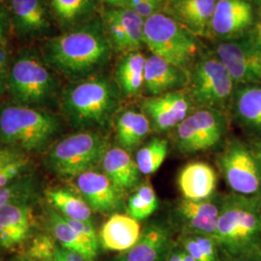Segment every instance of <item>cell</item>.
<instances>
[{
	"label": "cell",
	"instance_id": "f5cc1de1",
	"mask_svg": "<svg viewBox=\"0 0 261 261\" xmlns=\"http://www.w3.org/2000/svg\"><path fill=\"white\" fill-rule=\"evenodd\" d=\"M0 1H10V0H0Z\"/></svg>",
	"mask_w": 261,
	"mask_h": 261
},
{
	"label": "cell",
	"instance_id": "f546056e",
	"mask_svg": "<svg viewBox=\"0 0 261 261\" xmlns=\"http://www.w3.org/2000/svg\"><path fill=\"white\" fill-rule=\"evenodd\" d=\"M28 153L7 146L0 147V191L10 186L19 178L30 166Z\"/></svg>",
	"mask_w": 261,
	"mask_h": 261
},
{
	"label": "cell",
	"instance_id": "8fae6325",
	"mask_svg": "<svg viewBox=\"0 0 261 261\" xmlns=\"http://www.w3.org/2000/svg\"><path fill=\"white\" fill-rule=\"evenodd\" d=\"M214 54L236 86L261 84V47L257 41L243 36L220 41Z\"/></svg>",
	"mask_w": 261,
	"mask_h": 261
},
{
	"label": "cell",
	"instance_id": "ee69618b",
	"mask_svg": "<svg viewBox=\"0 0 261 261\" xmlns=\"http://www.w3.org/2000/svg\"><path fill=\"white\" fill-rule=\"evenodd\" d=\"M108 5L112 6V8H124L127 7L128 0H103Z\"/></svg>",
	"mask_w": 261,
	"mask_h": 261
},
{
	"label": "cell",
	"instance_id": "60d3db41",
	"mask_svg": "<svg viewBox=\"0 0 261 261\" xmlns=\"http://www.w3.org/2000/svg\"><path fill=\"white\" fill-rule=\"evenodd\" d=\"M10 18L8 14L0 8V44H6L9 31Z\"/></svg>",
	"mask_w": 261,
	"mask_h": 261
},
{
	"label": "cell",
	"instance_id": "52a82bcc",
	"mask_svg": "<svg viewBox=\"0 0 261 261\" xmlns=\"http://www.w3.org/2000/svg\"><path fill=\"white\" fill-rule=\"evenodd\" d=\"M56 88V77L48 66L32 51L20 53L11 63L7 92L14 103L32 108L45 106Z\"/></svg>",
	"mask_w": 261,
	"mask_h": 261
},
{
	"label": "cell",
	"instance_id": "e575fe53",
	"mask_svg": "<svg viewBox=\"0 0 261 261\" xmlns=\"http://www.w3.org/2000/svg\"><path fill=\"white\" fill-rule=\"evenodd\" d=\"M57 246L47 235H38L29 246L28 257L33 261H56Z\"/></svg>",
	"mask_w": 261,
	"mask_h": 261
},
{
	"label": "cell",
	"instance_id": "681fc988",
	"mask_svg": "<svg viewBox=\"0 0 261 261\" xmlns=\"http://www.w3.org/2000/svg\"><path fill=\"white\" fill-rule=\"evenodd\" d=\"M259 215H260V220H261V196H260V203H259Z\"/></svg>",
	"mask_w": 261,
	"mask_h": 261
},
{
	"label": "cell",
	"instance_id": "d6a6232c",
	"mask_svg": "<svg viewBox=\"0 0 261 261\" xmlns=\"http://www.w3.org/2000/svg\"><path fill=\"white\" fill-rule=\"evenodd\" d=\"M112 13L119 20L128 37L130 50L140 51L144 44V19L128 7L112 8Z\"/></svg>",
	"mask_w": 261,
	"mask_h": 261
},
{
	"label": "cell",
	"instance_id": "4316f807",
	"mask_svg": "<svg viewBox=\"0 0 261 261\" xmlns=\"http://www.w3.org/2000/svg\"><path fill=\"white\" fill-rule=\"evenodd\" d=\"M48 218L53 234L62 248L80 254L86 261H94L99 250L95 249L81 234L76 232L62 215L51 209Z\"/></svg>",
	"mask_w": 261,
	"mask_h": 261
},
{
	"label": "cell",
	"instance_id": "bcb514c9",
	"mask_svg": "<svg viewBox=\"0 0 261 261\" xmlns=\"http://www.w3.org/2000/svg\"><path fill=\"white\" fill-rule=\"evenodd\" d=\"M143 1H153V2H159V3L165 4V1H166V0H128L127 7H128V8H133L134 6H136L137 4H139L140 2H143Z\"/></svg>",
	"mask_w": 261,
	"mask_h": 261
},
{
	"label": "cell",
	"instance_id": "30bf717a",
	"mask_svg": "<svg viewBox=\"0 0 261 261\" xmlns=\"http://www.w3.org/2000/svg\"><path fill=\"white\" fill-rule=\"evenodd\" d=\"M219 166L233 194L261 196V166L252 147L231 140L219 157Z\"/></svg>",
	"mask_w": 261,
	"mask_h": 261
},
{
	"label": "cell",
	"instance_id": "603a6c76",
	"mask_svg": "<svg viewBox=\"0 0 261 261\" xmlns=\"http://www.w3.org/2000/svg\"><path fill=\"white\" fill-rule=\"evenodd\" d=\"M178 186L185 199H207L213 195L217 187L216 171L204 162L190 163L181 169Z\"/></svg>",
	"mask_w": 261,
	"mask_h": 261
},
{
	"label": "cell",
	"instance_id": "9c48e42d",
	"mask_svg": "<svg viewBox=\"0 0 261 261\" xmlns=\"http://www.w3.org/2000/svg\"><path fill=\"white\" fill-rule=\"evenodd\" d=\"M227 130L225 112L198 109L190 113L175 128V143L185 154L204 152L217 146Z\"/></svg>",
	"mask_w": 261,
	"mask_h": 261
},
{
	"label": "cell",
	"instance_id": "5bb4252c",
	"mask_svg": "<svg viewBox=\"0 0 261 261\" xmlns=\"http://www.w3.org/2000/svg\"><path fill=\"white\" fill-rule=\"evenodd\" d=\"M30 202V199L18 200L0 208V249H13L28 240L35 224Z\"/></svg>",
	"mask_w": 261,
	"mask_h": 261
},
{
	"label": "cell",
	"instance_id": "4dcf8cb0",
	"mask_svg": "<svg viewBox=\"0 0 261 261\" xmlns=\"http://www.w3.org/2000/svg\"><path fill=\"white\" fill-rule=\"evenodd\" d=\"M168 141L162 138H153L145 145L138 150L136 163L143 175H151L158 171L167 158Z\"/></svg>",
	"mask_w": 261,
	"mask_h": 261
},
{
	"label": "cell",
	"instance_id": "ba28073f",
	"mask_svg": "<svg viewBox=\"0 0 261 261\" xmlns=\"http://www.w3.org/2000/svg\"><path fill=\"white\" fill-rule=\"evenodd\" d=\"M188 95L199 109L225 112L230 107L236 85L215 54H200L189 73Z\"/></svg>",
	"mask_w": 261,
	"mask_h": 261
},
{
	"label": "cell",
	"instance_id": "7a4b0ae2",
	"mask_svg": "<svg viewBox=\"0 0 261 261\" xmlns=\"http://www.w3.org/2000/svg\"><path fill=\"white\" fill-rule=\"evenodd\" d=\"M120 95L116 82L106 76H92L66 88L61 110L77 130H106L117 115Z\"/></svg>",
	"mask_w": 261,
	"mask_h": 261
},
{
	"label": "cell",
	"instance_id": "7bdbcfd3",
	"mask_svg": "<svg viewBox=\"0 0 261 261\" xmlns=\"http://www.w3.org/2000/svg\"><path fill=\"white\" fill-rule=\"evenodd\" d=\"M227 261H261V253L241 255L236 257H228Z\"/></svg>",
	"mask_w": 261,
	"mask_h": 261
},
{
	"label": "cell",
	"instance_id": "cb8c5ba5",
	"mask_svg": "<svg viewBox=\"0 0 261 261\" xmlns=\"http://www.w3.org/2000/svg\"><path fill=\"white\" fill-rule=\"evenodd\" d=\"M170 230L164 224H150L141 231L139 241L116 261H160L170 244Z\"/></svg>",
	"mask_w": 261,
	"mask_h": 261
},
{
	"label": "cell",
	"instance_id": "816d5d0a",
	"mask_svg": "<svg viewBox=\"0 0 261 261\" xmlns=\"http://www.w3.org/2000/svg\"><path fill=\"white\" fill-rule=\"evenodd\" d=\"M254 142H255V143H258V144H260L261 145V140L260 141H254Z\"/></svg>",
	"mask_w": 261,
	"mask_h": 261
},
{
	"label": "cell",
	"instance_id": "7dc6e473",
	"mask_svg": "<svg viewBox=\"0 0 261 261\" xmlns=\"http://www.w3.org/2000/svg\"><path fill=\"white\" fill-rule=\"evenodd\" d=\"M183 261H196L190 254H188L185 251H183Z\"/></svg>",
	"mask_w": 261,
	"mask_h": 261
},
{
	"label": "cell",
	"instance_id": "277c9868",
	"mask_svg": "<svg viewBox=\"0 0 261 261\" xmlns=\"http://www.w3.org/2000/svg\"><path fill=\"white\" fill-rule=\"evenodd\" d=\"M60 129L57 117L37 108L6 103L0 107V145L25 153L41 152Z\"/></svg>",
	"mask_w": 261,
	"mask_h": 261
},
{
	"label": "cell",
	"instance_id": "f907efd6",
	"mask_svg": "<svg viewBox=\"0 0 261 261\" xmlns=\"http://www.w3.org/2000/svg\"><path fill=\"white\" fill-rule=\"evenodd\" d=\"M14 261H28V260H25V259H15V260Z\"/></svg>",
	"mask_w": 261,
	"mask_h": 261
},
{
	"label": "cell",
	"instance_id": "7402d4cb",
	"mask_svg": "<svg viewBox=\"0 0 261 261\" xmlns=\"http://www.w3.org/2000/svg\"><path fill=\"white\" fill-rule=\"evenodd\" d=\"M140 235L139 221L128 214L115 213L103 224L99 237L106 250L124 252L136 245Z\"/></svg>",
	"mask_w": 261,
	"mask_h": 261
},
{
	"label": "cell",
	"instance_id": "f6af8a7d",
	"mask_svg": "<svg viewBox=\"0 0 261 261\" xmlns=\"http://www.w3.org/2000/svg\"><path fill=\"white\" fill-rule=\"evenodd\" d=\"M167 261H183V251H175L168 256Z\"/></svg>",
	"mask_w": 261,
	"mask_h": 261
},
{
	"label": "cell",
	"instance_id": "ffe728a7",
	"mask_svg": "<svg viewBox=\"0 0 261 261\" xmlns=\"http://www.w3.org/2000/svg\"><path fill=\"white\" fill-rule=\"evenodd\" d=\"M181 222L193 234L206 235L214 239L217 231L221 201L218 203L212 199L190 200L183 199L176 209Z\"/></svg>",
	"mask_w": 261,
	"mask_h": 261
},
{
	"label": "cell",
	"instance_id": "d4e9b609",
	"mask_svg": "<svg viewBox=\"0 0 261 261\" xmlns=\"http://www.w3.org/2000/svg\"><path fill=\"white\" fill-rule=\"evenodd\" d=\"M116 139L123 149L133 152L140 146L151 130L150 122L143 112L124 110L115 117Z\"/></svg>",
	"mask_w": 261,
	"mask_h": 261
},
{
	"label": "cell",
	"instance_id": "e0dca14e",
	"mask_svg": "<svg viewBox=\"0 0 261 261\" xmlns=\"http://www.w3.org/2000/svg\"><path fill=\"white\" fill-rule=\"evenodd\" d=\"M189 74L159 56L146 58L143 90L148 97L182 90L188 85Z\"/></svg>",
	"mask_w": 261,
	"mask_h": 261
},
{
	"label": "cell",
	"instance_id": "b9f144b4",
	"mask_svg": "<svg viewBox=\"0 0 261 261\" xmlns=\"http://www.w3.org/2000/svg\"><path fill=\"white\" fill-rule=\"evenodd\" d=\"M56 261H86L83 256L57 246Z\"/></svg>",
	"mask_w": 261,
	"mask_h": 261
},
{
	"label": "cell",
	"instance_id": "d6986e66",
	"mask_svg": "<svg viewBox=\"0 0 261 261\" xmlns=\"http://www.w3.org/2000/svg\"><path fill=\"white\" fill-rule=\"evenodd\" d=\"M11 18L16 32L21 37H39L50 28L44 0H10Z\"/></svg>",
	"mask_w": 261,
	"mask_h": 261
},
{
	"label": "cell",
	"instance_id": "8d00e7d4",
	"mask_svg": "<svg viewBox=\"0 0 261 261\" xmlns=\"http://www.w3.org/2000/svg\"><path fill=\"white\" fill-rule=\"evenodd\" d=\"M10 66L9 51L6 47V44H0V96L7 91Z\"/></svg>",
	"mask_w": 261,
	"mask_h": 261
},
{
	"label": "cell",
	"instance_id": "ab89813d",
	"mask_svg": "<svg viewBox=\"0 0 261 261\" xmlns=\"http://www.w3.org/2000/svg\"><path fill=\"white\" fill-rule=\"evenodd\" d=\"M184 251L190 254L196 261H207L203 252L199 249L198 245L196 244V240L193 235H189L183 238L182 240Z\"/></svg>",
	"mask_w": 261,
	"mask_h": 261
},
{
	"label": "cell",
	"instance_id": "2e32d148",
	"mask_svg": "<svg viewBox=\"0 0 261 261\" xmlns=\"http://www.w3.org/2000/svg\"><path fill=\"white\" fill-rule=\"evenodd\" d=\"M81 196L94 212L110 214L121 206L122 195L103 172L89 170L75 179Z\"/></svg>",
	"mask_w": 261,
	"mask_h": 261
},
{
	"label": "cell",
	"instance_id": "1f68e13d",
	"mask_svg": "<svg viewBox=\"0 0 261 261\" xmlns=\"http://www.w3.org/2000/svg\"><path fill=\"white\" fill-rule=\"evenodd\" d=\"M158 197L149 181L138 187L135 193L129 197L127 213L137 221L147 219L158 209Z\"/></svg>",
	"mask_w": 261,
	"mask_h": 261
},
{
	"label": "cell",
	"instance_id": "d590c367",
	"mask_svg": "<svg viewBox=\"0 0 261 261\" xmlns=\"http://www.w3.org/2000/svg\"><path fill=\"white\" fill-rule=\"evenodd\" d=\"M66 221L69 224L75 229L76 232L81 234L84 239L88 243H90L95 249L99 250V243H100V237L96 231V228L91 222H80V221H74L71 219L65 218Z\"/></svg>",
	"mask_w": 261,
	"mask_h": 261
},
{
	"label": "cell",
	"instance_id": "5b68a950",
	"mask_svg": "<svg viewBox=\"0 0 261 261\" xmlns=\"http://www.w3.org/2000/svg\"><path fill=\"white\" fill-rule=\"evenodd\" d=\"M144 44L153 56L188 74L201 54L197 37L164 12L144 21Z\"/></svg>",
	"mask_w": 261,
	"mask_h": 261
},
{
	"label": "cell",
	"instance_id": "7c38bea8",
	"mask_svg": "<svg viewBox=\"0 0 261 261\" xmlns=\"http://www.w3.org/2000/svg\"><path fill=\"white\" fill-rule=\"evenodd\" d=\"M193 103L183 90L147 97L141 103L142 112L153 132H167L176 128L190 114Z\"/></svg>",
	"mask_w": 261,
	"mask_h": 261
},
{
	"label": "cell",
	"instance_id": "9a60e30c",
	"mask_svg": "<svg viewBox=\"0 0 261 261\" xmlns=\"http://www.w3.org/2000/svg\"><path fill=\"white\" fill-rule=\"evenodd\" d=\"M217 0H166L163 12L197 38L210 36Z\"/></svg>",
	"mask_w": 261,
	"mask_h": 261
},
{
	"label": "cell",
	"instance_id": "484cf974",
	"mask_svg": "<svg viewBox=\"0 0 261 261\" xmlns=\"http://www.w3.org/2000/svg\"><path fill=\"white\" fill-rule=\"evenodd\" d=\"M145 61L146 57L140 51L125 54L118 60L115 69V79L124 97H136L143 88Z\"/></svg>",
	"mask_w": 261,
	"mask_h": 261
},
{
	"label": "cell",
	"instance_id": "74e56055",
	"mask_svg": "<svg viewBox=\"0 0 261 261\" xmlns=\"http://www.w3.org/2000/svg\"><path fill=\"white\" fill-rule=\"evenodd\" d=\"M196 244L198 245L201 252H203L204 256L207 261H219L218 260V253L216 249V242L212 237L206 236V235H199V234H194L193 235Z\"/></svg>",
	"mask_w": 261,
	"mask_h": 261
},
{
	"label": "cell",
	"instance_id": "836d02e7",
	"mask_svg": "<svg viewBox=\"0 0 261 261\" xmlns=\"http://www.w3.org/2000/svg\"><path fill=\"white\" fill-rule=\"evenodd\" d=\"M33 189L34 187L30 178L24 176L19 178L10 186L0 191V208L14 201L30 199L33 195Z\"/></svg>",
	"mask_w": 261,
	"mask_h": 261
},
{
	"label": "cell",
	"instance_id": "8992f818",
	"mask_svg": "<svg viewBox=\"0 0 261 261\" xmlns=\"http://www.w3.org/2000/svg\"><path fill=\"white\" fill-rule=\"evenodd\" d=\"M109 140L99 132L83 130L67 136L48 150L46 164L61 177H74L101 164L110 149Z\"/></svg>",
	"mask_w": 261,
	"mask_h": 261
},
{
	"label": "cell",
	"instance_id": "83f0119b",
	"mask_svg": "<svg viewBox=\"0 0 261 261\" xmlns=\"http://www.w3.org/2000/svg\"><path fill=\"white\" fill-rule=\"evenodd\" d=\"M47 201L64 218L80 222H91L92 210L84 199L72 191L53 188L46 191Z\"/></svg>",
	"mask_w": 261,
	"mask_h": 261
},
{
	"label": "cell",
	"instance_id": "f35d334b",
	"mask_svg": "<svg viewBox=\"0 0 261 261\" xmlns=\"http://www.w3.org/2000/svg\"><path fill=\"white\" fill-rule=\"evenodd\" d=\"M130 9L134 10L140 17L146 20L154 15L162 13L164 10V4L153 1H143Z\"/></svg>",
	"mask_w": 261,
	"mask_h": 261
},
{
	"label": "cell",
	"instance_id": "4fadbf2b",
	"mask_svg": "<svg viewBox=\"0 0 261 261\" xmlns=\"http://www.w3.org/2000/svg\"><path fill=\"white\" fill-rule=\"evenodd\" d=\"M253 21L254 12L249 0H217L210 36L221 41L241 37Z\"/></svg>",
	"mask_w": 261,
	"mask_h": 261
},
{
	"label": "cell",
	"instance_id": "44dd1931",
	"mask_svg": "<svg viewBox=\"0 0 261 261\" xmlns=\"http://www.w3.org/2000/svg\"><path fill=\"white\" fill-rule=\"evenodd\" d=\"M101 165L103 173L122 196L138 186L141 173L127 150L120 146L110 148L106 152Z\"/></svg>",
	"mask_w": 261,
	"mask_h": 261
},
{
	"label": "cell",
	"instance_id": "c3c4849f",
	"mask_svg": "<svg viewBox=\"0 0 261 261\" xmlns=\"http://www.w3.org/2000/svg\"><path fill=\"white\" fill-rule=\"evenodd\" d=\"M257 43L261 47V23H259L257 27Z\"/></svg>",
	"mask_w": 261,
	"mask_h": 261
},
{
	"label": "cell",
	"instance_id": "6da1fadb",
	"mask_svg": "<svg viewBox=\"0 0 261 261\" xmlns=\"http://www.w3.org/2000/svg\"><path fill=\"white\" fill-rule=\"evenodd\" d=\"M113 50L103 20L95 19L48 40L43 59L57 72L81 81L103 69Z\"/></svg>",
	"mask_w": 261,
	"mask_h": 261
},
{
	"label": "cell",
	"instance_id": "3957f363",
	"mask_svg": "<svg viewBox=\"0 0 261 261\" xmlns=\"http://www.w3.org/2000/svg\"><path fill=\"white\" fill-rule=\"evenodd\" d=\"M260 196L232 194L221 200L214 240L227 257L261 253Z\"/></svg>",
	"mask_w": 261,
	"mask_h": 261
},
{
	"label": "cell",
	"instance_id": "ac0fdd59",
	"mask_svg": "<svg viewBox=\"0 0 261 261\" xmlns=\"http://www.w3.org/2000/svg\"><path fill=\"white\" fill-rule=\"evenodd\" d=\"M238 125L255 139L261 140V86L249 84L236 86L230 105Z\"/></svg>",
	"mask_w": 261,
	"mask_h": 261
},
{
	"label": "cell",
	"instance_id": "f1b7e54d",
	"mask_svg": "<svg viewBox=\"0 0 261 261\" xmlns=\"http://www.w3.org/2000/svg\"><path fill=\"white\" fill-rule=\"evenodd\" d=\"M57 22L62 28H76L87 22L96 10V0H48Z\"/></svg>",
	"mask_w": 261,
	"mask_h": 261
}]
</instances>
